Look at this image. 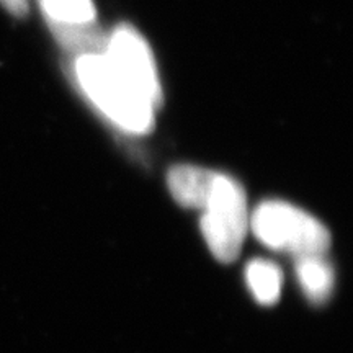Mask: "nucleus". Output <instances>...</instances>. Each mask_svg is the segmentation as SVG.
Listing matches in <instances>:
<instances>
[{"label":"nucleus","instance_id":"nucleus-1","mask_svg":"<svg viewBox=\"0 0 353 353\" xmlns=\"http://www.w3.org/2000/svg\"><path fill=\"white\" fill-rule=\"evenodd\" d=\"M79 88L110 123L131 134L154 128L156 107L113 68L103 52H83L72 61Z\"/></svg>","mask_w":353,"mask_h":353},{"label":"nucleus","instance_id":"nucleus-2","mask_svg":"<svg viewBox=\"0 0 353 353\" xmlns=\"http://www.w3.org/2000/svg\"><path fill=\"white\" fill-rule=\"evenodd\" d=\"M249 229L263 245L296 259L325 255L330 245L329 231L321 221L280 200L260 203L250 213Z\"/></svg>","mask_w":353,"mask_h":353},{"label":"nucleus","instance_id":"nucleus-3","mask_svg":"<svg viewBox=\"0 0 353 353\" xmlns=\"http://www.w3.org/2000/svg\"><path fill=\"white\" fill-rule=\"evenodd\" d=\"M201 211V234L211 254L224 263L236 260L249 232L250 213L244 188L232 176L216 172L210 198Z\"/></svg>","mask_w":353,"mask_h":353},{"label":"nucleus","instance_id":"nucleus-4","mask_svg":"<svg viewBox=\"0 0 353 353\" xmlns=\"http://www.w3.org/2000/svg\"><path fill=\"white\" fill-rule=\"evenodd\" d=\"M101 52L154 107L162 103V85L152 51L134 26L126 23L114 26L107 34Z\"/></svg>","mask_w":353,"mask_h":353},{"label":"nucleus","instance_id":"nucleus-5","mask_svg":"<svg viewBox=\"0 0 353 353\" xmlns=\"http://www.w3.org/2000/svg\"><path fill=\"white\" fill-rule=\"evenodd\" d=\"M216 172L196 165H175L167 175V185L180 206L203 210L213 188Z\"/></svg>","mask_w":353,"mask_h":353},{"label":"nucleus","instance_id":"nucleus-6","mask_svg":"<svg viewBox=\"0 0 353 353\" xmlns=\"http://www.w3.org/2000/svg\"><path fill=\"white\" fill-rule=\"evenodd\" d=\"M296 276L309 301L324 303L332 293L335 276L324 255L296 259Z\"/></svg>","mask_w":353,"mask_h":353},{"label":"nucleus","instance_id":"nucleus-7","mask_svg":"<svg viewBox=\"0 0 353 353\" xmlns=\"http://www.w3.org/2000/svg\"><path fill=\"white\" fill-rule=\"evenodd\" d=\"M50 26L95 25L94 0H38Z\"/></svg>","mask_w":353,"mask_h":353},{"label":"nucleus","instance_id":"nucleus-8","mask_svg":"<svg viewBox=\"0 0 353 353\" xmlns=\"http://www.w3.org/2000/svg\"><path fill=\"white\" fill-rule=\"evenodd\" d=\"M245 280L260 304H275L280 298L283 273L270 260H252L245 268Z\"/></svg>","mask_w":353,"mask_h":353},{"label":"nucleus","instance_id":"nucleus-9","mask_svg":"<svg viewBox=\"0 0 353 353\" xmlns=\"http://www.w3.org/2000/svg\"><path fill=\"white\" fill-rule=\"evenodd\" d=\"M0 6L13 17H25L30 10L28 0H0Z\"/></svg>","mask_w":353,"mask_h":353}]
</instances>
